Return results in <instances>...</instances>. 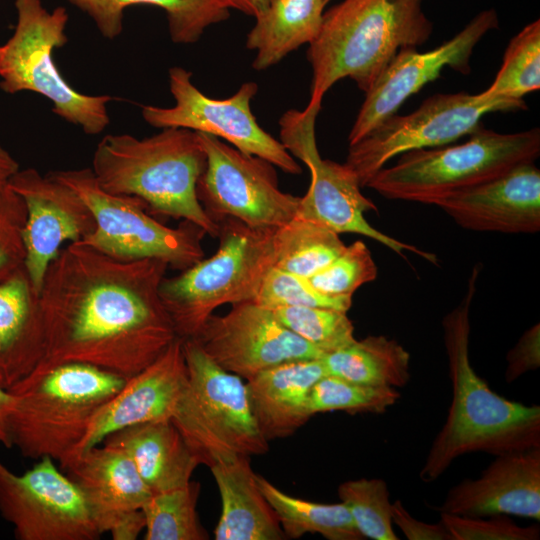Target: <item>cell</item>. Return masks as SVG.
<instances>
[{
  "mask_svg": "<svg viewBox=\"0 0 540 540\" xmlns=\"http://www.w3.org/2000/svg\"><path fill=\"white\" fill-rule=\"evenodd\" d=\"M168 268L80 242L61 249L39 293L44 350L28 376L84 363L127 379L151 364L178 337L159 294Z\"/></svg>",
  "mask_w": 540,
  "mask_h": 540,
  "instance_id": "cell-1",
  "label": "cell"
},
{
  "mask_svg": "<svg viewBox=\"0 0 540 540\" xmlns=\"http://www.w3.org/2000/svg\"><path fill=\"white\" fill-rule=\"evenodd\" d=\"M479 273L476 266L462 301L442 321L452 400L420 470L425 483L435 481L464 454L497 456L540 447V407L498 395L471 365L469 314Z\"/></svg>",
  "mask_w": 540,
  "mask_h": 540,
  "instance_id": "cell-2",
  "label": "cell"
},
{
  "mask_svg": "<svg viewBox=\"0 0 540 540\" xmlns=\"http://www.w3.org/2000/svg\"><path fill=\"white\" fill-rule=\"evenodd\" d=\"M424 0H342L324 12L307 58L312 68L310 100L321 105L325 93L350 78L366 92L396 54L417 48L433 24Z\"/></svg>",
  "mask_w": 540,
  "mask_h": 540,
  "instance_id": "cell-3",
  "label": "cell"
},
{
  "mask_svg": "<svg viewBox=\"0 0 540 540\" xmlns=\"http://www.w3.org/2000/svg\"><path fill=\"white\" fill-rule=\"evenodd\" d=\"M205 167L198 132L170 127L142 139L105 135L96 146L91 170L105 191L140 198L148 212L190 221L217 237L219 225L204 211L196 193Z\"/></svg>",
  "mask_w": 540,
  "mask_h": 540,
  "instance_id": "cell-4",
  "label": "cell"
},
{
  "mask_svg": "<svg viewBox=\"0 0 540 540\" xmlns=\"http://www.w3.org/2000/svg\"><path fill=\"white\" fill-rule=\"evenodd\" d=\"M126 378L84 363H67L27 376L8 391L11 447L27 458L62 463L84 436L97 410Z\"/></svg>",
  "mask_w": 540,
  "mask_h": 540,
  "instance_id": "cell-5",
  "label": "cell"
},
{
  "mask_svg": "<svg viewBox=\"0 0 540 540\" xmlns=\"http://www.w3.org/2000/svg\"><path fill=\"white\" fill-rule=\"evenodd\" d=\"M219 247L180 274L165 277L161 301L176 334L194 338L214 310L255 300L275 262L276 228L251 227L235 218L218 221Z\"/></svg>",
  "mask_w": 540,
  "mask_h": 540,
  "instance_id": "cell-6",
  "label": "cell"
},
{
  "mask_svg": "<svg viewBox=\"0 0 540 540\" xmlns=\"http://www.w3.org/2000/svg\"><path fill=\"white\" fill-rule=\"evenodd\" d=\"M539 154L538 128L504 134L481 125L462 144L401 154L393 166L380 169L366 187L387 199L434 205L518 164L535 162Z\"/></svg>",
  "mask_w": 540,
  "mask_h": 540,
  "instance_id": "cell-7",
  "label": "cell"
},
{
  "mask_svg": "<svg viewBox=\"0 0 540 540\" xmlns=\"http://www.w3.org/2000/svg\"><path fill=\"white\" fill-rule=\"evenodd\" d=\"M187 379L171 422L200 464L269 449L252 415L246 383L217 365L194 339H183Z\"/></svg>",
  "mask_w": 540,
  "mask_h": 540,
  "instance_id": "cell-8",
  "label": "cell"
},
{
  "mask_svg": "<svg viewBox=\"0 0 540 540\" xmlns=\"http://www.w3.org/2000/svg\"><path fill=\"white\" fill-rule=\"evenodd\" d=\"M17 23L12 36L0 45V88L8 94L30 91L52 103V112L98 135L110 124L109 95H88L74 89L55 64L56 48L68 38L69 15L63 6L48 11L41 0H15Z\"/></svg>",
  "mask_w": 540,
  "mask_h": 540,
  "instance_id": "cell-9",
  "label": "cell"
},
{
  "mask_svg": "<svg viewBox=\"0 0 540 540\" xmlns=\"http://www.w3.org/2000/svg\"><path fill=\"white\" fill-rule=\"evenodd\" d=\"M49 173L76 191L94 216L95 229L80 243L116 259H158L180 271L204 258L207 233L198 225L182 220L171 228L160 223L140 198L102 189L91 168Z\"/></svg>",
  "mask_w": 540,
  "mask_h": 540,
  "instance_id": "cell-10",
  "label": "cell"
},
{
  "mask_svg": "<svg viewBox=\"0 0 540 540\" xmlns=\"http://www.w3.org/2000/svg\"><path fill=\"white\" fill-rule=\"evenodd\" d=\"M321 105L308 104L302 111L289 110L280 119L281 143L310 171V185L299 199L296 216L321 224L341 233L366 236L403 256L405 251L419 255L431 263L436 256L414 245L396 240L374 227L364 217L375 211V204L361 192L355 173L344 163L322 159L315 139V121Z\"/></svg>",
  "mask_w": 540,
  "mask_h": 540,
  "instance_id": "cell-11",
  "label": "cell"
},
{
  "mask_svg": "<svg viewBox=\"0 0 540 540\" xmlns=\"http://www.w3.org/2000/svg\"><path fill=\"white\" fill-rule=\"evenodd\" d=\"M523 100L466 92L435 94L414 112L394 114L358 142L349 145L345 164L361 187L395 156L412 150L449 144L471 134L490 112L526 109Z\"/></svg>",
  "mask_w": 540,
  "mask_h": 540,
  "instance_id": "cell-12",
  "label": "cell"
},
{
  "mask_svg": "<svg viewBox=\"0 0 540 540\" xmlns=\"http://www.w3.org/2000/svg\"><path fill=\"white\" fill-rule=\"evenodd\" d=\"M198 134L206 167L196 193L214 222L231 217L251 227L278 228L296 216L300 197L279 188L273 164L215 136Z\"/></svg>",
  "mask_w": 540,
  "mask_h": 540,
  "instance_id": "cell-13",
  "label": "cell"
},
{
  "mask_svg": "<svg viewBox=\"0 0 540 540\" xmlns=\"http://www.w3.org/2000/svg\"><path fill=\"white\" fill-rule=\"evenodd\" d=\"M182 67L169 69L172 107L146 105L142 117L155 128H185L225 140L241 152L263 158L283 172L298 175L302 169L294 157L257 122L250 102L258 90L255 82L243 83L230 97L210 98L192 83Z\"/></svg>",
  "mask_w": 540,
  "mask_h": 540,
  "instance_id": "cell-14",
  "label": "cell"
},
{
  "mask_svg": "<svg viewBox=\"0 0 540 540\" xmlns=\"http://www.w3.org/2000/svg\"><path fill=\"white\" fill-rule=\"evenodd\" d=\"M0 514L18 540H96L101 537L73 480L50 457L21 475L0 460Z\"/></svg>",
  "mask_w": 540,
  "mask_h": 540,
  "instance_id": "cell-15",
  "label": "cell"
},
{
  "mask_svg": "<svg viewBox=\"0 0 540 540\" xmlns=\"http://www.w3.org/2000/svg\"><path fill=\"white\" fill-rule=\"evenodd\" d=\"M190 339L221 368L246 380L282 363L323 355L254 300L233 304L224 315L212 314Z\"/></svg>",
  "mask_w": 540,
  "mask_h": 540,
  "instance_id": "cell-16",
  "label": "cell"
},
{
  "mask_svg": "<svg viewBox=\"0 0 540 540\" xmlns=\"http://www.w3.org/2000/svg\"><path fill=\"white\" fill-rule=\"evenodd\" d=\"M498 26L497 12L487 9L433 50L423 53L415 48L400 50L365 92L364 102L348 136L349 145L396 114L405 100L438 78L445 67L462 74L469 73V60L475 46L486 33Z\"/></svg>",
  "mask_w": 540,
  "mask_h": 540,
  "instance_id": "cell-17",
  "label": "cell"
},
{
  "mask_svg": "<svg viewBox=\"0 0 540 540\" xmlns=\"http://www.w3.org/2000/svg\"><path fill=\"white\" fill-rule=\"evenodd\" d=\"M8 184L26 206L24 269L39 295L47 269L61 246L82 241L95 229V219L78 193L50 173L20 169Z\"/></svg>",
  "mask_w": 540,
  "mask_h": 540,
  "instance_id": "cell-18",
  "label": "cell"
},
{
  "mask_svg": "<svg viewBox=\"0 0 540 540\" xmlns=\"http://www.w3.org/2000/svg\"><path fill=\"white\" fill-rule=\"evenodd\" d=\"M60 467L79 488L101 535L138 538L145 528L142 509L152 492L124 452L100 444Z\"/></svg>",
  "mask_w": 540,
  "mask_h": 540,
  "instance_id": "cell-19",
  "label": "cell"
},
{
  "mask_svg": "<svg viewBox=\"0 0 540 540\" xmlns=\"http://www.w3.org/2000/svg\"><path fill=\"white\" fill-rule=\"evenodd\" d=\"M186 379L183 339L176 337L151 364L127 378L121 389L97 410L84 436L60 466L123 428L170 420Z\"/></svg>",
  "mask_w": 540,
  "mask_h": 540,
  "instance_id": "cell-20",
  "label": "cell"
},
{
  "mask_svg": "<svg viewBox=\"0 0 540 540\" xmlns=\"http://www.w3.org/2000/svg\"><path fill=\"white\" fill-rule=\"evenodd\" d=\"M434 205L468 230L536 233L540 230V170L534 162L518 164Z\"/></svg>",
  "mask_w": 540,
  "mask_h": 540,
  "instance_id": "cell-21",
  "label": "cell"
},
{
  "mask_svg": "<svg viewBox=\"0 0 540 540\" xmlns=\"http://www.w3.org/2000/svg\"><path fill=\"white\" fill-rule=\"evenodd\" d=\"M439 512L540 520V447L497 455L475 479L451 487Z\"/></svg>",
  "mask_w": 540,
  "mask_h": 540,
  "instance_id": "cell-22",
  "label": "cell"
},
{
  "mask_svg": "<svg viewBox=\"0 0 540 540\" xmlns=\"http://www.w3.org/2000/svg\"><path fill=\"white\" fill-rule=\"evenodd\" d=\"M325 375L321 358H315L282 363L247 380L250 409L267 442L292 435L311 418L310 391Z\"/></svg>",
  "mask_w": 540,
  "mask_h": 540,
  "instance_id": "cell-23",
  "label": "cell"
},
{
  "mask_svg": "<svg viewBox=\"0 0 540 540\" xmlns=\"http://www.w3.org/2000/svg\"><path fill=\"white\" fill-rule=\"evenodd\" d=\"M43 350L39 295L23 267L0 282V385L9 390L28 376Z\"/></svg>",
  "mask_w": 540,
  "mask_h": 540,
  "instance_id": "cell-24",
  "label": "cell"
},
{
  "mask_svg": "<svg viewBox=\"0 0 540 540\" xmlns=\"http://www.w3.org/2000/svg\"><path fill=\"white\" fill-rule=\"evenodd\" d=\"M101 444L124 452L152 494L187 485L200 465L171 420L123 428Z\"/></svg>",
  "mask_w": 540,
  "mask_h": 540,
  "instance_id": "cell-25",
  "label": "cell"
},
{
  "mask_svg": "<svg viewBox=\"0 0 540 540\" xmlns=\"http://www.w3.org/2000/svg\"><path fill=\"white\" fill-rule=\"evenodd\" d=\"M209 468L222 504L214 531L216 540L287 539L257 484L250 457L240 455L219 460Z\"/></svg>",
  "mask_w": 540,
  "mask_h": 540,
  "instance_id": "cell-26",
  "label": "cell"
},
{
  "mask_svg": "<svg viewBox=\"0 0 540 540\" xmlns=\"http://www.w3.org/2000/svg\"><path fill=\"white\" fill-rule=\"evenodd\" d=\"M326 3L324 0H270L255 16L247 34L246 48L256 51L255 70H265L318 35Z\"/></svg>",
  "mask_w": 540,
  "mask_h": 540,
  "instance_id": "cell-27",
  "label": "cell"
},
{
  "mask_svg": "<svg viewBox=\"0 0 540 540\" xmlns=\"http://www.w3.org/2000/svg\"><path fill=\"white\" fill-rule=\"evenodd\" d=\"M326 373L367 386L404 387L410 380V354L396 340L370 335L323 354Z\"/></svg>",
  "mask_w": 540,
  "mask_h": 540,
  "instance_id": "cell-28",
  "label": "cell"
},
{
  "mask_svg": "<svg viewBox=\"0 0 540 540\" xmlns=\"http://www.w3.org/2000/svg\"><path fill=\"white\" fill-rule=\"evenodd\" d=\"M257 484L273 508L286 538L318 533L328 540H362L348 509L340 503L323 504L288 495L263 476Z\"/></svg>",
  "mask_w": 540,
  "mask_h": 540,
  "instance_id": "cell-29",
  "label": "cell"
},
{
  "mask_svg": "<svg viewBox=\"0 0 540 540\" xmlns=\"http://www.w3.org/2000/svg\"><path fill=\"white\" fill-rule=\"evenodd\" d=\"M345 247L338 233L295 216L275 230L274 267L309 279L328 266Z\"/></svg>",
  "mask_w": 540,
  "mask_h": 540,
  "instance_id": "cell-30",
  "label": "cell"
},
{
  "mask_svg": "<svg viewBox=\"0 0 540 540\" xmlns=\"http://www.w3.org/2000/svg\"><path fill=\"white\" fill-rule=\"evenodd\" d=\"M200 484L187 485L154 493L142 511L145 518V540H207L201 525L197 502Z\"/></svg>",
  "mask_w": 540,
  "mask_h": 540,
  "instance_id": "cell-31",
  "label": "cell"
},
{
  "mask_svg": "<svg viewBox=\"0 0 540 540\" xmlns=\"http://www.w3.org/2000/svg\"><path fill=\"white\" fill-rule=\"evenodd\" d=\"M540 88V20L526 25L509 42L502 65L486 95L522 100Z\"/></svg>",
  "mask_w": 540,
  "mask_h": 540,
  "instance_id": "cell-32",
  "label": "cell"
},
{
  "mask_svg": "<svg viewBox=\"0 0 540 540\" xmlns=\"http://www.w3.org/2000/svg\"><path fill=\"white\" fill-rule=\"evenodd\" d=\"M399 398L396 388L356 384L327 374L313 385L308 399V412L311 417L330 411L380 414Z\"/></svg>",
  "mask_w": 540,
  "mask_h": 540,
  "instance_id": "cell-33",
  "label": "cell"
},
{
  "mask_svg": "<svg viewBox=\"0 0 540 540\" xmlns=\"http://www.w3.org/2000/svg\"><path fill=\"white\" fill-rule=\"evenodd\" d=\"M271 310L282 325L323 354L339 350L356 340L347 312L305 306H281Z\"/></svg>",
  "mask_w": 540,
  "mask_h": 540,
  "instance_id": "cell-34",
  "label": "cell"
},
{
  "mask_svg": "<svg viewBox=\"0 0 540 540\" xmlns=\"http://www.w3.org/2000/svg\"><path fill=\"white\" fill-rule=\"evenodd\" d=\"M338 495L364 539H399L392 528V503L384 480H348L339 485Z\"/></svg>",
  "mask_w": 540,
  "mask_h": 540,
  "instance_id": "cell-35",
  "label": "cell"
},
{
  "mask_svg": "<svg viewBox=\"0 0 540 540\" xmlns=\"http://www.w3.org/2000/svg\"><path fill=\"white\" fill-rule=\"evenodd\" d=\"M85 12L104 38L115 39L123 30L124 10L150 5L165 10L170 34L182 31L195 18L201 0H67Z\"/></svg>",
  "mask_w": 540,
  "mask_h": 540,
  "instance_id": "cell-36",
  "label": "cell"
},
{
  "mask_svg": "<svg viewBox=\"0 0 540 540\" xmlns=\"http://www.w3.org/2000/svg\"><path fill=\"white\" fill-rule=\"evenodd\" d=\"M377 266L366 244L357 240L328 266L309 278L319 292L331 297H352L362 285L374 281Z\"/></svg>",
  "mask_w": 540,
  "mask_h": 540,
  "instance_id": "cell-37",
  "label": "cell"
},
{
  "mask_svg": "<svg viewBox=\"0 0 540 540\" xmlns=\"http://www.w3.org/2000/svg\"><path fill=\"white\" fill-rule=\"evenodd\" d=\"M269 309L281 306L331 308L347 312L352 297H331L314 288L305 277L272 267L263 279L254 300Z\"/></svg>",
  "mask_w": 540,
  "mask_h": 540,
  "instance_id": "cell-38",
  "label": "cell"
},
{
  "mask_svg": "<svg viewBox=\"0 0 540 540\" xmlns=\"http://www.w3.org/2000/svg\"><path fill=\"white\" fill-rule=\"evenodd\" d=\"M26 206L9 184H0V282L24 267Z\"/></svg>",
  "mask_w": 540,
  "mask_h": 540,
  "instance_id": "cell-39",
  "label": "cell"
},
{
  "mask_svg": "<svg viewBox=\"0 0 540 540\" xmlns=\"http://www.w3.org/2000/svg\"><path fill=\"white\" fill-rule=\"evenodd\" d=\"M489 518L461 516L440 512V521L447 528L452 540H538V525L521 527L507 515Z\"/></svg>",
  "mask_w": 540,
  "mask_h": 540,
  "instance_id": "cell-40",
  "label": "cell"
},
{
  "mask_svg": "<svg viewBox=\"0 0 540 540\" xmlns=\"http://www.w3.org/2000/svg\"><path fill=\"white\" fill-rule=\"evenodd\" d=\"M505 379L515 381L528 371L540 366V326L539 323L526 330L516 345L507 354Z\"/></svg>",
  "mask_w": 540,
  "mask_h": 540,
  "instance_id": "cell-41",
  "label": "cell"
},
{
  "mask_svg": "<svg viewBox=\"0 0 540 540\" xmlns=\"http://www.w3.org/2000/svg\"><path fill=\"white\" fill-rule=\"evenodd\" d=\"M391 515L392 522L409 540H452L450 533L441 521L431 524L415 519L400 500L392 503Z\"/></svg>",
  "mask_w": 540,
  "mask_h": 540,
  "instance_id": "cell-42",
  "label": "cell"
},
{
  "mask_svg": "<svg viewBox=\"0 0 540 540\" xmlns=\"http://www.w3.org/2000/svg\"><path fill=\"white\" fill-rule=\"evenodd\" d=\"M216 8L228 11L238 10L246 15L256 16L263 11L270 0H208Z\"/></svg>",
  "mask_w": 540,
  "mask_h": 540,
  "instance_id": "cell-43",
  "label": "cell"
},
{
  "mask_svg": "<svg viewBox=\"0 0 540 540\" xmlns=\"http://www.w3.org/2000/svg\"><path fill=\"white\" fill-rule=\"evenodd\" d=\"M11 403V393L0 385V444L4 445L7 448H11L8 431V416Z\"/></svg>",
  "mask_w": 540,
  "mask_h": 540,
  "instance_id": "cell-44",
  "label": "cell"
},
{
  "mask_svg": "<svg viewBox=\"0 0 540 540\" xmlns=\"http://www.w3.org/2000/svg\"><path fill=\"white\" fill-rule=\"evenodd\" d=\"M19 170V163L0 144V184H7L11 177Z\"/></svg>",
  "mask_w": 540,
  "mask_h": 540,
  "instance_id": "cell-45",
  "label": "cell"
},
{
  "mask_svg": "<svg viewBox=\"0 0 540 540\" xmlns=\"http://www.w3.org/2000/svg\"><path fill=\"white\" fill-rule=\"evenodd\" d=\"M326 4H328L331 0H324Z\"/></svg>",
  "mask_w": 540,
  "mask_h": 540,
  "instance_id": "cell-46",
  "label": "cell"
}]
</instances>
